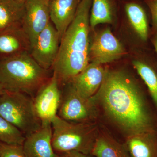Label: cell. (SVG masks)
<instances>
[{"mask_svg":"<svg viewBox=\"0 0 157 157\" xmlns=\"http://www.w3.org/2000/svg\"><path fill=\"white\" fill-rule=\"evenodd\" d=\"M5 90L2 86V85L0 83V95L2 94V93L5 92Z\"/></svg>","mask_w":157,"mask_h":157,"instance_id":"484cf974","label":"cell"},{"mask_svg":"<svg viewBox=\"0 0 157 157\" xmlns=\"http://www.w3.org/2000/svg\"><path fill=\"white\" fill-rule=\"evenodd\" d=\"M124 53L123 46L109 28L97 33L90 45V59L101 65L114 61Z\"/></svg>","mask_w":157,"mask_h":157,"instance_id":"9c48e42d","label":"cell"},{"mask_svg":"<svg viewBox=\"0 0 157 157\" xmlns=\"http://www.w3.org/2000/svg\"><path fill=\"white\" fill-rule=\"evenodd\" d=\"M18 2L22 3V4H24L25 2L27 1V0H14Z\"/></svg>","mask_w":157,"mask_h":157,"instance_id":"4316f807","label":"cell"},{"mask_svg":"<svg viewBox=\"0 0 157 157\" xmlns=\"http://www.w3.org/2000/svg\"><path fill=\"white\" fill-rule=\"evenodd\" d=\"M51 124L52 143L56 152L77 151L90 154L97 137L89 123L70 122L56 115L52 119Z\"/></svg>","mask_w":157,"mask_h":157,"instance_id":"277c9868","label":"cell"},{"mask_svg":"<svg viewBox=\"0 0 157 157\" xmlns=\"http://www.w3.org/2000/svg\"><path fill=\"white\" fill-rule=\"evenodd\" d=\"M90 154L95 157H132L125 148L109 136H99Z\"/></svg>","mask_w":157,"mask_h":157,"instance_id":"d6986e66","label":"cell"},{"mask_svg":"<svg viewBox=\"0 0 157 157\" xmlns=\"http://www.w3.org/2000/svg\"><path fill=\"white\" fill-rule=\"evenodd\" d=\"M0 157H27L22 145L0 143Z\"/></svg>","mask_w":157,"mask_h":157,"instance_id":"7402d4cb","label":"cell"},{"mask_svg":"<svg viewBox=\"0 0 157 157\" xmlns=\"http://www.w3.org/2000/svg\"><path fill=\"white\" fill-rule=\"evenodd\" d=\"M25 139L21 131L0 116V143L22 145Z\"/></svg>","mask_w":157,"mask_h":157,"instance_id":"44dd1931","label":"cell"},{"mask_svg":"<svg viewBox=\"0 0 157 157\" xmlns=\"http://www.w3.org/2000/svg\"><path fill=\"white\" fill-rule=\"evenodd\" d=\"M31 44L21 25L0 32V53L12 56L29 52Z\"/></svg>","mask_w":157,"mask_h":157,"instance_id":"5bb4252c","label":"cell"},{"mask_svg":"<svg viewBox=\"0 0 157 157\" xmlns=\"http://www.w3.org/2000/svg\"><path fill=\"white\" fill-rule=\"evenodd\" d=\"M92 0H80L76 14L60 42L52 69L59 85L70 82L89 64L90 12Z\"/></svg>","mask_w":157,"mask_h":157,"instance_id":"7a4b0ae2","label":"cell"},{"mask_svg":"<svg viewBox=\"0 0 157 157\" xmlns=\"http://www.w3.org/2000/svg\"><path fill=\"white\" fill-rule=\"evenodd\" d=\"M148 7L151 16V35L157 33V0H144Z\"/></svg>","mask_w":157,"mask_h":157,"instance_id":"603a6c76","label":"cell"},{"mask_svg":"<svg viewBox=\"0 0 157 157\" xmlns=\"http://www.w3.org/2000/svg\"><path fill=\"white\" fill-rule=\"evenodd\" d=\"M42 127L25 136L22 144L27 157H58L52 147L51 122H42Z\"/></svg>","mask_w":157,"mask_h":157,"instance_id":"8fae6325","label":"cell"},{"mask_svg":"<svg viewBox=\"0 0 157 157\" xmlns=\"http://www.w3.org/2000/svg\"><path fill=\"white\" fill-rule=\"evenodd\" d=\"M106 71L101 64L91 62L70 82L79 95L89 99L94 95L101 87Z\"/></svg>","mask_w":157,"mask_h":157,"instance_id":"7c38bea8","label":"cell"},{"mask_svg":"<svg viewBox=\"0 0 157 157\" xmlns=\"http://www.w3.org/2000/svg\"><path fill=\"white\" fill-rule=\"evenodd\" d=\"M90 13L91 28L100 24L112 23L113 12L111 0H92Z\"/></svg>","mask_w":157,"mask_h":157,"instance_id":"ffe728a7","label":"cell"},{"mask_svg":"<svg viewBox=\"0 0 157 157\" xmlns=\"http://www.w3.org/2000/svg\"><path fill=\"white\" fill-rule=\"evenodd\" d=\"M49 2V0H27L24 3L21 26L29 39L31 47L51 21Z\"/></svg>","mask_w":157,"mask_h":157,"instance_id":"ba28073f","label":"cell"},{"mask_svg":"<svg viewBox=\"0 0 157 157\" xmlns=\"http://www.w3.org/2000/svg\"><path fill=\"white\" fill-rule=\"evenodd\" d=\"M152 44L153 46L155 52L157 56V33L152 35L151 38Z\"/></svg>","mask_w":157,"mask_h":157,"instance_id":"d4e9b609","label":"cell"},{"mask_svg":"<svg viewBox=\"0 0 157 157\" xmlns=\"http://www.w3.org/2000/svg\"><path fill=\"white\" fill-rule=\"evenodd\" d=\"M95 94L107 115L130 136L157 132V117L144 91L127 73L107 70Z\"/></svg>","mask_w":157,"mask_h":157,"instance_id":"6da1fadb","label":"cell"},{"mask_svg":"<svg viewBox=\"0 0 157 157\" xmlns=\"http://www.w3.org/2000/svg\"><path fill=\"white\" fill-rule=\"evenodd\" d=\"M127 148L132 157H157V132L129 136Z\"/></svg>","mask_w":157,"mask_h":157,"instance_id":"9a60e30c","label":"cell"},{"mask_svg":"<svg viewBox=\"0 0 157 157\" xmlns=\"http://www.w3.org/2000/svg\"><path fill=\"white\" fill-rule=\"evenodd\" d=\"M90 155L77 151H70L60 154L58 157H92Z\"/></svg>","mask_w":157,"mask_h":157,"instance_id":"cb8c5ba5","label":"cell"},{"mask_svg":"<svg viewBox=\"0 0 157 157\" xmlns=\"http://www.w3.org/2000/svg\"><path fill=\"white\" fill-rule=\"evenodd\" d=\"M134 60L133 64L148 90L157 112V56Z\"/></svg>","mask_w":157,"mask_h":157,"instance_id":"2e32d148","label":"cell"},{"mask_svg":"<svg viewBox=\"0 0 157 157\" xmlns=\"http://www.w3.org/2000/svg\"><path fill=\"white\" fill-rule=\"evenodd\" d=\"M80 0H49L51 21L59 35L60 39L73 21Z\"/></svg>","mask_w":157,"mask_h":157,"instance_id":"4fadbf2b","label":"cell"},{"mask_svg":"<svg viewBox=\"0 0 157 157\" xmlns=\"http://www.w3.org/2000/svg\"><path fill=\"white\" fill-rule=\"evenodd\" d=\"M125 11L130 23L139 39L146 43L149 39L150 31L145 10L139 4L130 3L126 5Z\"/></svg>","mask_w":157,"mask_h":157,"instance_id":"ac0fdd59","label":"cell"},{"mask_svg":"<svg viewBox=\"0 0 157 157\" xmlns=\"http://www.w3.org/2000/svg\"><path fill=\"white\" fill-rule=\"evenodd\" d=\"M24 4L14 0H0V32L21 25Z\"/></svg>","mask_w":157,"mask_h":157,"instance_id":"e0dca14e","label":"cell"},{"mask_svg":"<svg viewBox=\"0 0 157 157\" xmlns=\"http://www.w3.org/2000/svg\"><path fill=\"white\" fill-rule=\"evenodd\" d=\"M60 42L58 32L50 21L31 47V56L43 69L50 70L56 60Z\"/></svg>","mask_w":157,"mask_h":157,"instance_id":"52a82bcc","label":"cell"},{"mask_svg":"<svg viewBox=\"0 0 157 157\" xmlns=\"http://www.w3.org/2000/svg\"><path fill=\"white\" fill-rule=\"evenodd\" d=\"M51 77L48 70L39 66L28 52L0 61V83L5 90L23 93L33 98Z\"/></svg>","mask_w":157,"mask_h":157,"instance_id":"3957f363","label":"cell"},{"mask_svg":"<svg viewBox=\"0 0 157 157\" xmlns=\"http://www.w3.org/2000/svg\"><path fill=\"white\" fill-rule=\"evenodd\" d=\"M61 97L57 79L52 74L33 98L34 107L42 122L51 121L57 115Z\"/></svg>","mask_w":157,"mask_h":157,"instance_id":"30bf717a","label":"cell"},{"mask_svg":"<svg viewBox=\"0 0 157 157\" xmlns=\"http://www.w3.org/2000/svg\"><path fill=\"white\" fill-rule=\"evenodd\" d=\"M0 116L25 136L42 127V121L34 107L33 98L23 93L5 90L0 95Z\"/></svg>","mask_w":157,"mask_h":157,"instance_id":"5b68a950","label":"cell"},{"mask_svg":"<svg viewBox=\"0 0 157 157\" xmlns=\"http://www.w3.org/2000/svg\"><path fill=\"white\" fill-rule=\"evenodd\" d=\"M61 91L60 103L57 115L70 122L89 123L94 115V102L79 95L70 82Z\"/></svg>","mask_w":157,"mask_h":157,"instance_id":"8992f818","label":"cell"}]
</instances>
